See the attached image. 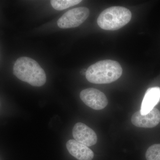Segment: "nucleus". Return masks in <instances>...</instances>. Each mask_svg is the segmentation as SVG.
Wrapping results in <instances>:
<instances>
[{
	"instance_id": "1",
	"label": "nucleus",
	"mask_w": 160,
	"mask_h": 160,
	"mask_svg": "<svg viewBox=\"0 0 160 160\" xmlns=\"http://www.w3.org/2000/svg\"><path fill=\"white\" fill-rule=\"evenodd\" d=\"M122 73V69L118 62L105 60L89 66L86 72V77L93 84H109L118 79Z\"/></svg>"
},
{
	"instance_id": "2",
	"label": "nucleus",
	"mask_w": 160,
	"mask_h": 160,
	"mask_svg": "<svg viewBox=\"0 0 160 160\" xmlns=\"http://www.w3.org/2000/svg\"><path fill=\"white\" fill-rule=\"evenodd\" d=\"M13 74L19 79L36 87L43 86L46 82V74L38 63L31 58H18L13 67Z\"/></svg>"
},
{
	"instance_id": "3",
	"label": "nucleus",
	"mask_w": 160,
	"mask_h": 160,
	"mask_svg": "<svg viewBox=\"0 0 160 160\" xmlns=\"http://www.w3.org/2000/svg\"><path fill=\"white\" fill-rule=\"evenodd\" d=\"M132 13L130 10L122 6H112L101 12L97 20L98 25L106 30H116L130 22Z\"/></svg>"
},
{
	"instance_id": "4",
	"label": "nucleus",
	"mask_w": 160,
	"mask_h": 160,
	"mask_svg": "<svg viewBox=\"0 0 160 160\" xmlns=\"http://www.w3.org/2000/svg\"><path fill=\"white\" fill-rule=\"evenodd\" d=\"M89 9L80 7L70 9L58 21V26L62 29L75 28L82 24L89 16Z\"/></svg>"
},
{
	"instance_id": "5",
	"label": "nucleus",
	"mask_w": 160,
	"mask_h": 160,
	"mask_svg": "<svg viewBox=\"0 0 160 160\" xmlns=\"http://www.w3.org/2000/svg\"><path fill=\"white\" fill-rule=\"evenodd\" d=\"M80 97L86 106L94 110H102L108 105L106 95L95 88H87L82 90Z\"/></svg>"
},
{
	"instance_id": "6",
	"label": "nucleus",
	"mask_w": 160,
	"mask_h": 160,
	"mask_svg": "<svg viewBox=\"0 0 160 160\" xmlns=\"http://www.w3.org/2000/svg\"><path fill=\"white\" fill-rule=\"evenodd\" d=\"M72 134L75 140L88 147L97 142V135L94 130L83 123L78 122L74 125Z\"/></svg>"
},
{
	"instance_id": "7",
	"label": "nucleus",
	"mask_w": 160,
	"mask_h": 160,
	"mask_svg": "<svg viewBox=\"0 0 160 160\" xmlns=\"http://www.w3.org/2000/svg\"><path fill=\"white\" fill-rule=\"evenodd\" d=\"M131 122L134 126L140 128H152L158 125L160 122V112L156 108L145 114L140 111L136 112L132 117Z\"/></svg>"
},
{
	"instance_id": "8",
	"label": "nucleus",
	"mask_w": 160,
	"mask_h": 160,
	"mask_svg": "<svg viewBox=\"0 0 160 160\" xmlns=\"http://www.w3.org/2000/svg\"><path fill=\"white\" fill-rule=\"evenodd\" d=\"M66 145L69 153L78 160H92L94 157L91 149L74 139L69 140Z\"/></svg>"
},
{
	"instance_id": "9",
	"label": "nucleus",
	"mask_w": 160,
	"mask_h": 160,
	"mask_svg": "<svg viewBox=\"0 0 160 160\" xmlns=\"http://www.w3.org/2000/svg\"><path fill=\"white\" fill-rule=\"evenodd\" d=\"M160 102V88L152 87L147 89L141 106V114L148 113Z\"/></svg>"
},
{
	"instance_id": "10",
	"label": "nucleus",
	"mask_w": 160,
	"mask_h": 160,
	"mask_svg": "<svg viewBox=\"0 0 160 160\" xmlns=\"http://www.w3.org/2000/svg\"><path fill=\"white\" fill-rule=\"evenodd\" d=\"M82 2L81 0H52L50 3L56 10H62L78 5Z\"/></svg>"
},
{
	"instance_id": "11",
	"label": "nucleus",
	"mask_w": 160,
	"mask_h": 160,
	"mask_svg": "<svg viewBox=\"0 0 160 160\" xmlns=\"http://www.w3.org/2000/svg\"><path fill=\"white\" fill-rule=\"evenodd\" d=\"M147 160H160V144H154L149 147L146 152Z\"/></svg>"
}]
</instances>
